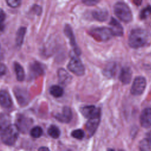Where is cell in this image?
<instances>
[{"label": "cell", "mask_w": 151, "mask_h": 151, "mask_svg": "<svg viewBox=\"0 0 151 151\" xmlns=\"http://www.w3.org/2000/svg\"><path fill=\"white\" fill-rule=\"evenodd\" d=\"M149 41L147 32L140 28L133 29L129 37L128 42L129 45L133 48H138L144 47Z\"/></svg>", "instance_id": "6da1fadb"}, {"label": "cell", "mask_w": 151, "mask_h": 151, "mask_svg": "<svg viewBox=\"0 0 151 151\" xmlns=\"http://www.w3.org/2000/svg\"><path fill=\"white\" fill-rule=\"evenodd\" d=\"M115 15L122 21L129 22L132 19V14L129 7L123 2H117L114 5Z\"/></svg>", "instance_id": "7a4b0ae2"}, {"label": "cell", "mask_w": 151, "mask_h": 151, "mask_svg": "<svg viewBox=\"0 0 151 151\" xmlns=\"http://www.w3.org/2000/svg\"><path fill=\"white\" fill-rule=\"evenodd\" d=\"M19 131L15 124H11L1 134V140L6 145H13L18 139Z\"/></svg>", "instance_id": "3957f363"}, {"label": "cell", "mask_w": 151, "mask_h": 151, "mask_svg": "<svg viewBox=\"0 0 151 151\" xmlns=\"http://www.w3.org/2000/svg\"><path fill=\"white\" fill-rule=\"evenodd\" d=\"M90 34L98 41H108L113 36L110 28L107 27L96 28L91 30Z\"/></svg>", "instance_id": "277c9868"}, {"label": "cell", "mask_w": 151, "mask_h": 151, "mask_svg": "<svg viewBox=\"0 0 151 151\" xmlns=\"http://www.w3.org/2000/svg\"><path fill=\"white\" fill-rule=\"evenodd\" d=\"M68 69L77 76H83L85 72L84 67L81 60L77 57H73L67 65Z\"/></svg>", "instance_id": "5b68a950"}, {"label": "cell", "mask_w": 151, "mask_h": 151, "mask_svg": "<svg viewBox=\"0 0 151 151\" xmlns=\"http://www.w3.org/2000/svg\"><path fill=\"white\" fill-rule=\"evenodd\" d=\"M146 86V81L145 77L138 76L135 78L131 87V93L134 96H139L142 94Z\"/></svg>", "instance_id": "8992f818"}, {"label": "cell", "mask_w": 151, "mask_h": 151, "mask_svg": "<svg viewBox=\"0 0 151 151\" xmlns=\"http://www.w3.org/2000/svg\"><path fill=\"white\" fill-rule=\"evenodd\" d=\"M15 96L19 104L21 106L27 105L30 100L29 95L28 91L22 87H15L14 90Z\"/></svg>", "instance_id": "52a82bcc"}, {"label": "cell", "mask_w": 151, "mask_h": 151, "mask_svg": "<svg viewBox=\"0 0 151 151\" xmlns=\"http://www.w3.org/2000/svg\"><path fill=\"white\" fill-rule=\"evenodd\" d=\"M100 121V114L88 118V120L86 124V129L89 136H91L94 134L99 126Z\"/></svg>", "instance_id": "ba28073f"}, {"label": "cell", "mask_w": 151, "mask_h": 151, "mask_svg": "<svg viewBox=\"0 0 151 151\" xmlns=\"http://www.w3.org/2000/svg\"><path fill=\"white\" fill-rule=\"evenodd\" d=\"M31 124V120L24 115H19L16 119L15 125L17 126L19 130L22 133L27 132Z\"/></svg>", "instance_id": "9c48e42d"}, {"label": "cell", "mask_w": 151, "mask_h": 151, "mask_svg": "<svg viewBox=\"0 0 151 151\" xmlns=\"http://www.w3.org/2000/svg\"><path fill=\"white\" fill-rule=\"evenodd\" d=\"M140 123L144 128L151 127V108L145 109L140 117Z\"/></svg>", "instance_id": "30bf717a"}, {"label": "cell", "mask_w": 151, "mask_h": 151, "mask_svg": "<svg viewBox=\"0 0 151 151\" xmlns=\"http://www.w3.org/2000/svg\"><path fill=\"white\" fill-rule=\"evenodd\" d=\"M73 117L72 111L70 107L65 106L63 107L62 111L60 113L55 116L56 119L63 123H69Z\"/></svg>", "instance_id": "8fae6325"}, {"label": "cell", "mask_w": 151, "mask_h": 151, "mask_svg": "<svg viewBox=\"0 0 151 151\" xmlns=\"http://www.w3.org/2000/svg\"><path fill=\"white\" fill-rule=\"evenodd\" d=\"M64 32H65V35L69 38L70 44L72 46L75 53L77 55H80L81 54V51L76 44V42L75 40V37H74V35L73 32V30L69 25H67L65 27Z\"/></svg>", "instance_id": "7c38bea8"}, {"label": "cell", "mask_w": 151, "mask_h": 151, "mask_svg": "<svg viewBox=\"0 0 151 151\" xmlns=\"http://www.w3.org/2000/svg\"><path fill=\"white\" fill-rule=\"evenodd\" d=\"M109 24L110 26V28L113 35L120 37L123 35V28L116 19H114V18H111Z\"/></svg>", "instance_id": "4fadbf2b"}, {"label": "cell", "mask_w": 151, "mask_h": 151, "mask_svg": "<svg viewBox=\"0 0 151 151\" xmlns=\"http://www.w3.org/2000/svg\"><path fill=\"white\" fill-rule=\"evenodd\" d=\"M81 112L82 114L87 117L90 118L97 114H100V110L99 108H96L94 106H86L81 109Z\"/></svg>", "instance_id": "5bb4252c"}, {"label": "cell", "mask_w": 151, "mask_h": 151, "mask_svg": "<svg viewBox=\"0 0 151 151\" xmlns=\"http://www.w3.org/2000/svg\"><path fill=\"white\" fill-rule=\"evenodd\" d=\"M132 77V72L131 69L129 67H124L122 68L120 73L119 79L123 84H129L131 81Z\"/></svg>", "instance_id": "9a60e30c"}, {"label": "cell", "mask_w": 151, "mask_h": 151, "mask_svg": "<svg viewBox=\"0 0 151 151\" xmlns=\"http://www.w3.org/2000/svg\"><path fill=\"white\" fill-rule=\"evenodd\" d=\"M11 97L8 91L4 90L0 91V105L4 108H9L12 106Z\"/></svg>", "instance_id": "2e32d148"}, {"label": "cell", "mask_w": 151, "mask_h": 151, "mask_svg": "<svg viewBox=\"0 0 151 151\" xmlns=\"http://www.w3.org/2000/svg\"><path fill=\"white\" fill-rule=\"evenodd\" d=\"M44 70L43 66L38 62H34L29 67V74L32 77H36L44 74Z\"/></svg>", "instance_id": "e0dca14e"}, {"label": "cell", "mask_w": 151, "mask_h": 151, "mask_svg": "<svg viewBox=\"0 0 151 151\" xmlns=\"http://www.w3.org/2000/svg\"><path fill=\"white\" fill-rule=\"evenodd\" d=\"M11 117L5 113H0V135L11 125Z\"/></svg>", "instance_id": "ac0fdd59"}, {"label": "cell", "mask_w": 151, "mask_h": 151, "mask_svg": "<svg viewBox=\"0 0 151 151\" xmlns=\"http://www.w3.org/2000/svg\"><path fill=\"white\" fill-rule=\"evenodd\" d=\"M58 77L60 83L62 84H67L71 80V76L63 68L58 70Z\"/></svg>", "instance_id": "d6986e66"}, {"label": "cell", "mask_w": 151, "mask_h": 151, "mask_svg": "<svg viewBox=\"0 0 151 151\" xmlns=\"http://www.w3.org/2000/svg\"><path fill=\"white\" fill-rule=\"evenodd\" d=\"M93 17L97 21H104L107 20L108 18V12L105 9H96L94 10L92 13Z\"/></svg>", "instance_id": "ffe728a7"}, {"label": "cell", "mask_w": 151, "mask_h": 151, "mask_svg": "<svg viewBox=\"0 0 151 151\" xmlns=\"http://www.w3.org/2000/svg\"><path fill=\"white\" fill-rule=\"evenodd\" d=\"M26 32V28L25 27H21L18 29L16 34V38L15 42L16 45L18 47H20L23 42L24 36Z\"/></svg>", "instance_id": "44dd1931"}, {"label": "cell", "mask_w": 151, "mask_h": 151, "mask_svg": "<svg viewBox=\"0 0 151 151\" xmlns=\"http://www.w3.org/2000/svg\"><path fill=\"white\" fill-rule=\"evenodd\" d=\"M14 70L16 74L17 78L18 81H22L25 78V73L23 67L18 63H14Z\"/></svg>", "instance_id": "7402d4cb"}, {"label": "cell", "mask_w": 151, "mask_h": 151, "mask_svg": "<svg viewBox=\"0 0 151 151\" xmlns=\"http://www.w3.org/2000/svg\"><path fill=\"white\" fill-rule=\"evenodd\" d=\"M116 65L114 63L109 64L104 69L103 74L108 78H111L113 77L116 72Z\"/></svg>", "instance_id": "603a6c76"}, {"label": "cell", "mask_w": 151, "mask_h": 151, "mask_svg": "<svg viewBox=\"0 0 151 151\" xmlns=\"http://www.w3.org/2000/svg\"><path fill=\"white\" fill-rule=\"evenodd\" d=\"M50 94L55 97H60L63 96L64 90L63 88L60 86H52L50 89Z\"/></svg>", "instance_id": "cb8c5ba5"}, {"label": "cell", "mask_w": 151, "mask_h": 151, "mask_svg": "<svg viewBox=\"0 0 151 151\" xmlns=\"http://www.w3.org/2000/svg\"><path fill=\"white\" fill-rule=\"evenodd\" d=\"M139 149L142 151H151V140L149 139H142L139 145Z\"/></svg>", "instance_id": "d4e9b609"}, {"label": "cell", "mask_w": 151, "mask_h": 151, "mask_svg": "<svg viewBox=\"0 0 151 151\" xmlns=\"http://www.w3.org/2000/svg\"><path fill=\"white\" fill-rule=\"evenodd\" d=\"M48 134L52 138L57 139L60 135V129L54 125H51L48 129Z\"/></svg>", "instance_id": "484cf974"}, {"label": "cell", "mask_w": 151, "mask_h": 151, "mask_svg": "<svg viewBox=\"0 0 151 151\" xmlns=\"http://www.w3.org/2000/svg\"><path fill=\"white\" fill-rule=\"evenodd\" d=\"M43 131L41 127L35 126L33 127L30 131V134L34 138H38L42 134Z\"/></svg>", "instance_id": "4316f807"}, {"label": "cell", "mask_w": 151, "mask_h": 151, "mask_svg": "<svg viewBox=\"0 0 151 151\" xmlns=\"http://www.w3.org/2000/svg\"><path fill=\"white\" fill-rule=\"evenodd\" d=\"M71 136L77 139H82L84 136V132L81 129H76L71 132Z\"/></svg>", "instance_id": "83f0119b"}, {"label": "cell", "mask_w": 151, "mask_h": 151, "mask_svg": "<svg viewBox=\"0 0 151 151\" xmlns=\"http://www.w3.org/2000/svg\"><path fill=\"white\" fill-rule=\"evenodd\" d=\"M5 17L6 15L4 11L1 8H0V32L4 31V21L5 19Z\"/></svg>", "instance_id": "f1b7e54d"}, {"label": "cell", "mask_w": 151, "mask_h": 151, "mask_svg": "<svg viewBox=\"0 0 151 151\" xmlns=\"http://www.w3.org/2000/svg\"><path fill=\"white\" fill-rule=\"evenodd\" d=\"M7 5L11 8L18 7L21 3V0H5Z\"/></svg>", "instance_id": "f546056e"}, {"label": "cell", "mask_w": 151, "mask_h": 151, "mask_svg": "<svg viewBox=\"0 0 151 151\" xmlns=\"http://www.w3.org/2000/svg\"><path fill=\"white\" fill-rule=\"evenodd\" d=\"M151 13V6H147L146 8L143 9L140 12V18L144 19L147 17V16Z\"/></svg>", "instance_id": "4dcf8cb0"}, {"label": "cell", "mask_w": 151, "mask_h": 151, "mask_svg": "<svg viewBox=\"0 0 151 151\" xmlns=\"http://www.w3.org/2000/svg\"><path fill=\"white\" fill-rule=\"evenodd\" d=\"M83 2L88 6H93L96 5L100 0H82Z\"/></svg>", "instance_id": "1f68e13d"}, {"label": "cell", "mask_w": 151, "mask_h": 151, "mask_svg": "<svg viewBox=\"0 0 151 151\" xmlns=\"http://www.w3.org/2000/svg\"><path fill=\"white\" fill-rule=\"evenodd\" d=\"M6 68L5 64L0 62V76L4 75L6 73Z\"/></svg>", "instance_id": "d6a6232c"}, {"label": "cell", "mask_w": 151, "mask_h": 151, "mask_svg": "<svg viewBox=\"0 0 151 151\" xmlns=\"http://www.w3.org/2000/svg\"><path fill=\"white\" fill-rule=\"evenodd\" d=\"M32 9H33L34 12H35V14H38V15H39V14L41 13V6H38V5H34V6H33Z\"/></svg>", "instance_id": "836d02e7"}, {"label": "cell", "mask_w": 151, "mask_h": 151, "mask_svg": "<svg viewBox=\"0 0 151 151\" xmlns=\"http://www.w3.org/2000/svg\"><path fill=\"white\" fill-rule=\"evenodd\" d=\"M134 3L136 5H140L142 2V0H133Z\"/></svg>", "instance_id": "e575fe53"}, {"label": "cell", "mask_w": 151, "mask_h": 151, "mask_svg": "<svg viewBox=\"0 0 151 151\" xmlns=\"http://www.w3.org/2000/svg\"><path fill=\"white\" fill-rule=\"evenodd\" d=\"M39 150H48V149L47 148V147H41V148H40L39 149Z\"/></svg>", "instance_id": "d590c367"}, {"label": "cell", "mask_w": 151, "mask_h": 151, "mask_svg": "<svg viewBox=\"0 0 151 151\" xmlns=\"http://www.w3.org/2000/svg\"><path fill=\"white\" fill-rule=\"evenodd\" d=\"M148 137H149V139L151 140V130H150V131L149 132V133H148Z\"/></svg>", "instance_id": "8d00e7d4"}]
</instances>
